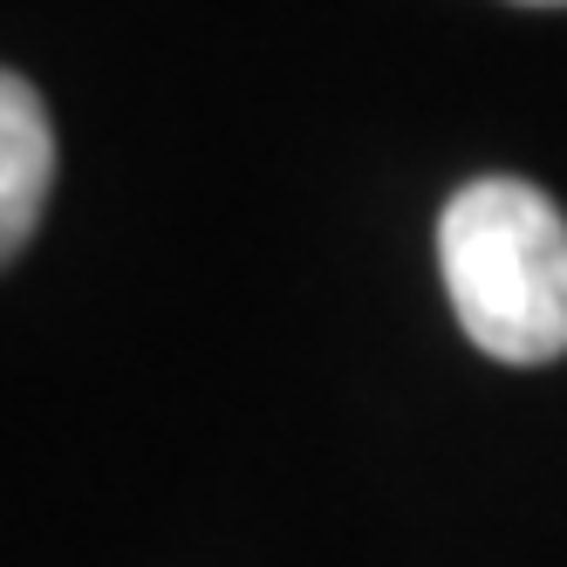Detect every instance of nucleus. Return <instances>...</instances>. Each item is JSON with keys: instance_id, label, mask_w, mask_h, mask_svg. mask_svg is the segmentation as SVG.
<instances>
[{"instance_id": "f257e3e1", "label": "nucleus", "mask_w": 567, "mask_h": 567, "mask_svg": "<svg viewBox=\"0 0 567 567\" xmlns=\"http://www.w3.org/2000/svg\"><path fill=\"white\" fill-rule=\"evenodd\" d=\"M437 267L458 329L499 362L567 355V213L526 178H472L437 219Z\"/></svg>"}, {"instance_id": "f03ea898", "label": "nucleus", "mask_w": 567, "mask_h": 567, "mask_svg": "<svg viewBox=\"0 0 567 567\" xmlns=\"http://www.w3.org/2000/svg\"><path fill=\"white\" fill-rule=\"evenodd\" d=\"M49 192H55V124L34 83L0 69V267L34 239Z\"/></svg>"}, {"instance_id": "7ed1b4c3", "label": "nucleus", "mask_w": 567, "mask_h": 567, "mask_svg": "<svg viewBox=\"0 0 567 567\" xmlns=\"http://www.w3.org/2000/svg\"><path fill=\"white\" fill-rule=\"evenodd\" d=\"M534 8H560V0H534Z\"/></svg>"}]
</instances>
